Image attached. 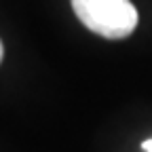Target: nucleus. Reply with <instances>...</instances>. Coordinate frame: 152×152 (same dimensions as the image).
<instances>
[{
    "label": "nucleus",
    "instance_id": "1",
    "mask_svg": "<svg viewBox=\"0 0 152 152\" xmlns=\"http://www.w3.org/2000/svg\"><path fill=\"white\" fill-rule=\"evenodd\" d=\"M72 9L85 28L110 40L127 38L137 26L131 0H72Z\"/></svg>",
    "mask_w": 152,
    "mask_h": 152
},
{
    "label": "nucleus",
    "instance_id": "2",
    "mask_svg": "<svg viewBox=\"0 0 152 152\" xmlns=\"http://www.w3.org/2000/svg\"><path fill=\"white\" fill-rule=\"evenodd\" d=\"M142 148H144L146 152H152V137H150V140H146V142L142 144Z\"/></svg>",
    "mask_w": 152,
    "mask_h": 152
},
{
    "label": "nucleus",
    "instance_id": "3",
    "mask_svg": "<svg viewBox=\"0 0 152 152\" xmlns=\"http://www.w3.org/2000/svg\"><path fill=\"white\" fill-rule=\"evenodd\" d=\"M0 61H2V42H0Z\"/></svg>",
    "mask_w": 152,
    "mask_h": 152
}]
</instances>
